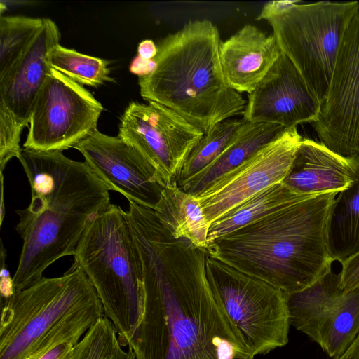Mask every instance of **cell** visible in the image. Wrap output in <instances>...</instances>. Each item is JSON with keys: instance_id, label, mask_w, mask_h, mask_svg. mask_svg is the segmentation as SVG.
<instances>
[{"instance_id": "obj_1", "label": "cell", "mask_w": 359, "mask_h": 359, "mask_svg": "<svg viewBox=\"0 0 359 359\" xmlns=\"http://www.w3.org/2000/svg\"><path fill=\"white\" fill-rule=\"evenodd\" d=\"M126 215L142 265V312L128 344L135 359L252 355L215 301L206 248L174 238L152 209L130 203Z\"/></svg>"}, {"instance_id": "obj_2", "label": "cell", "mask_w": 359, "mask_h": 359, "mask_svg": "<svg viewBox=\"0 0 359 359\" xmlns=\"http://www.w3.org/2000/svg\"><path fill=\"white\" fill-rule=\"evenodd\" d=\"M18 158L32 197L28 207L16 211L22 247L13 276L15 292L43 278L59 259L74 256L88 220L111 204L107 186L85 161L24 147Z\"/></svg>"}, {"instance_id": "obj_3", "label": "cell", "mask_w": 359, "mask_h": 359, "mask_svg": "<svg viewBox=\"0 0 359 359\" xmlns=\"http://www.w3.org/2000/svg\"><path fill=\"white\" fill-rule=\"evenodd\" d=\"M337 194H299L292 201L215 240L209 256L290 294L330 272L327 227Z\"/></svg>"}, {"instance_id": "obj_4", "label": "cell", "mask_w": 359, "mask_h": 359, "mask_svg": "<svg viewBox=\"0 0 359 359\" xmlns=\"http://www.w3.org/2000/svg\"><path fill=\"white\" fill-rule=\"evenodd\" d=\"M220 41L217 27L206 19L168 34L157 46L154 69L139 77L142 98L172 109L204 134L243 114L247 101L224 79Z\"/></svg>"}, {"instance_id": "obj_5", "label": "cell", "mask_w": 359, "mask_h": 359, "mask_svg": "<svg viewBox=\"0 0 359 359\" xmlns=\"http://www.w3.org/2000/svg\"><path fill=\"white\" fill-rule=\"evenodd\" d=\"M95 289L74 263L2 301L0 359H34L62 339H81L103 317Z\"/></svg>"}, {"instance_id": "obj_6", "label": "cell", "mask_w": 359, "mask_h": 359, "mask_svg": "<svg viewBox=\"0 0 359 359\" xmlns=\"http://www.w3.org/2000/svg\"><path fill=\"white\" fill-rule=\"evenodd\" d=\"M74 257L95 289L121 345L128 346L140 319L143 289L141 260L126 212L111 203L93 215Z\"/></svg>"}, {"instance_id": "obj_7", "label": "cell", "mask_w": 359, "mask_h": 359, "mask_svg": "<svg viewBox=\"0 0 359 359\" xmlns=\"http://www.w3.org/2000/svg\"><path fill=\"white\" fill-rule=\"evenodd\" d=\"M358 10L357 1L302 4L273 1L267 2L257 18L271 25L281 52L298 70L320 107L346 30Z\"/></svg>"}, {"instance_id": "obj_8", "label": "cell", "mask_w": 359, "mask_h": 359, "mask_svg": "<svg viewBox=\"0 0 359 359\" xmlns=\"http://www.w3.org/2000/svg\"><path fill=\"white\" fill-rule=\"evenodd\" d=\"M207 278L215 301L255 356L288 342L285 294L208 255Z\"/></svg>"}, {"instance_id": "obj_9", "label": "cell", "mask_w": 359, "mask_h": 359, "mask_svg": "<svg viewBox=\"0 0 359 359\" xmlns=\"http://www.w3.org/2000/svg\"><path fill=\"white\" fill-rule=\"evenodd\" d=\"M104 108L83 86L52 69L36 99L24 148L60 151L95 130Z\"/></svg>"}, {"instance_id": "obj_10", "label": "cell", "mask_w": 359, "mask_h": 359, "mask_svg": "<svg viewBox=\"0 0 359 359\" xmlns=\"http://www.w3.org/2000/svg\"><path fill=\"white\" fill-rule=\"evenodd\" d=\"M118 136L153 167L159 184L177 183L192 149L204 135L172 109L155 102H132L126 109Z\"/></svg>"}, {"instance_id": "obj_11", "label": "cell", "mask_w": 359, "mask_h": 359, "mask_svg": "<svg viewBox=\"0 0 359 359\" xmlns=\"http://www.w3.org/2000/svg\"><path fill=\"white\" fill-rule=\"evenodd\" d=\"M290 325L332 358L341 355L359 332V287L345 292L331 270L308 287L285 294Z\"/></svg>"}, {"instance_id": "obj_12", "label": "cell", "mask_w": 359, "mask_h": 359, "mask_svg": "<svg viewBox=\"0 0 359 359\" xmlns=\"http://www.w3.org/2000/svg\"><path fill=\"white\" fill-rule=\"evenodd\" d=\"M302 138L297 127L283 130L198 195L209 224L257 194L282 182L291 168Z\"/></svg>"}, {"instance_id": "obj_13", "label": "cell", "mask_w": 359, "mask_h": 359, "mask_svg": "<svg viewBox=\"0 0 359 359\" xmlns=\"http://www.w3.org/2000/svg\"><path fill=\"white\" fill-rule=\"evenodd\" d=\"M311 124L332 151L359 155V10L346 30L327 95Z\"/></svg>"}, {"instance_id": "obj_14", "label": "cell", "mask_w": 359, "mask_h": 359, "mask_svg": "<svg viewBox=\"0 0 359 359\" xmlns=\"http://www.w3.org/2000/svg\"><path fill=\"white\" fill-rule=\"evenodd\" d=\"M73 148L109 191L120 193L129 203L155 209L164 187L151 164L134 147L118 136L97 130Z\"/></svg>"}, {"instance_id": "obj_15", "label": "cell", "mask_w": 359, "mask_h": 359, "mask_svg": "<svg viewBox=\"0 0 359 359\" xmlns=\"http://www.w3.org/2000/svg\"><path fill=\"white\" fill-rule=\"evenodd\" d=\"M319 110L320 104L301 74L281 52L267 74L248 94L243 119L289 129L303 123H313Z\"/></svg>"}, {"instance_id": "obj_16", "label": "cell", "mask_w": 359, "mask_h": 359, "mask_svg": "<svg viewBox=\"0 0 359 359\" xmlns=\"http://www.w3.org/2000/svg\"><path fill=\"white\" fill-rule=\"evenodd\" d=\"M60 32L49 18L14 68L0 80V105L23 126L29 123L36 99L51 69L50 53Z\"/></svg>"}, {"instance_id": "obj_17", "label": "cell", "mask_w": 359, "mask_h": 359, "mask_svg": "<svg viewBox=\"0 0 359 359\" xmlns=\"http://www.w3.org/2000/svg\"><path fill=\"white\" fill-rule=\"evenodd\" d=\"M280 53L273 34L267 35L255 25H245L219 43L220 67L226 85L239 93H250Z\"/></svg>"}, {"instance_id": "obj_18", "label": "cell", "mask_w": 359, "mask_h": 359, "mask_svg": "<svg viewBox=\"0 0 359 359\" xmlns=\"http://www.w3.org/2000/svg\"><path fill=\"white\" fill-rule=\"evenodd\" d=\"M354 172V156H341L322 142L302 138L282 183L303 195L338 194L351 184Z\"/></svg>"}, {"instance_id": "obj_19", "label": "cell", "mask_w": 359, "mask_h": 359, "mask_svg": "<svg viewBox=\"0 0 359 359\" xmlns=\"http://www.w3.org/2000/svg\"><path fill=\"white\" fill-rule=\"evenodd\" d=\"M283 130L276 124L243 120L224 151L183 191L197 196L213 182L238 166Z\"/></svg>"}, {"instance_id": "obj_20", "label": "cell", "mask_w": 359, "mask_h": 359, "mask_svg": "<svg viewBox=\"0 0 359 359\" xmlns=\"http://www.w3.org/2000/svg\"><path fill=\"white\" fill-rule=\"evenodd\" d=\"M154 210L174 238L188 239L196 246L206 248L210 224L196 196L174 182L163 189Z\"/></svg>"}, {"instance_id": "obj_21", "label": "cell", "mask_w": 359, "mask_h": 359, "mask_svg": "<svg viewBox=\"0 0 359 359\" xmlns=\"http://www.w3.org/2000/svg\"><path fill=\"white\" fill-rule=\"evenodd\" d=\"M354 161L353 182L337 194L327 222L328 251L341 264L359 252V155Z\"/></svg>"}, {"instance_id": "obj_22", "label": "cell", "mask_w": 359, "mask_h": 359, "mask_svg": "<svg viewBox=\"0 0 359 359\" xmlns=\"http://www.w3.org/2000/svg\"><path fill=\"white\" fill-rule=\"evenodd\" d=\"M299 194L291 191L282 182L257 194L210 224L207 245L283 208Z\"/></svg>"}, {"instance_id": "obj_23", "label": "cell", "mask_w": 359, "mask_h": 359, "mask_svg": "<svg viewBox=\"0 0 359 359\" xmlns=\"http://www.w3.org/2000/svg\"><path fill=\"white\" fill-rule=\"evenodd\" d=\"M243 119L229 118L216 124L204 134L189 155L177 180L184 190L187 186L224 151L229 144Z\"/></svg>"}, {"instance_id": "obj_24", "label": "cell", "mask_w": 359, "mask_h": 359, "mask_svg": "<svg viewBox=\"0 0 359 359\" xmlns=\"http://www.w3.org/2000/svg\"><path fill=\"white\" fill-rule=\"evenodd\" d=\"M43 18L25 16H1L0 80L16 65L34 40Z\"/></svg>"}, {"instance_id": "obj_25", "label": "cell", "mask_w": 359, "mask_h": 359, "mask_svg": "<svg viewBox=\"0 0 359 359\" xmlns=\"http://www.w3.org/2000/svg\"><path fill=\"white\" fill-rule=\"evenodd\" d=\"M109 64L107 60L82 54L60 44L50 53L52 68L81 86L98 87L114 81Z\"/></svg>"}, {"instance_id": "obj_26", "label": "cell", "mask_w": 359, "mask_h": 359, "mask_svg": "<svg viewBox=\"0 0 359 359\" xmlns=\"http://www.w3.org/2000/svg\"><path fill=\"white\" fill-rule=\"evenodd\" d=\"M70 359H135L125 351L111 322L104 316L95 322L75 346Z\"/></svg>"}, {"instance_id": "obj_27", "label": "cell", "mask_w": 359, "mask_h": 359, "mask_svg": "<svg viewBox=\"0 0 359 359\" xmlns=\"http://www.w3.org/2000/svg\"><path fill=\"white\" fill-rule=\"evenodd\" d=\"M25 126L0 105V170L2 173L8 162L18 158L22 148L20 146V135Z\"/></svg>"}, {"instance_id": "obj_28", "label": "cell", "mask_w": 359, "mask_h": 359, "mask_svg": "<svg viewBox=\"0 0 359 359\" xmlns=\"http://www.w3.org/2000/svg\"><path fill=\"white\" fill-rule=\"evenodd\" d=\"M340 283L344 291L359 287V252L341 263Z\"/></svg>"}, {"instance_id": "obj_29", "label": "cell", "mask_w": 359, "mask_h": 359, "mask_svg": "<svg viewBox=\"0 0 359 359\" xmlns=\"http://www.w3.org/2000/svg\"><path fill=\"white\" fill-rule=\"evenodd\" d=\"M81 339L72 337L52 344L37 355L34 359H70L75 346Z\"/></svg>"}, {"instance_id": "obj_30", "label": "cell", "mask_w": 359, "mask_h": 359, "mask_svg": "<svg viewBox=\"0 0 359 359\" xmlns=\"http://www.w3.org/2000/svg\"><path fill=\"white\" fill-rule=\"evenodd\" d=\"M6 251L4 248L3 243L1 245V280L0 290L1 300L8 299L15 292L13 278L11 277L8 270L6 265Z\"/></svg>"}, {"instance_id": "obj_31", "label": "cell", "mask_w": 359, "mask_h": 359, "mask_svg": "<svg viewBox=\"0 0 359 359\" xmlns=\"http://www.w3.org/2000/svg\"><path fill=\"white\" fill-rule=\"evenodd\" d=\"M155 67L154 59L151 60H143L137 56L131 62L129 70L131 73L140 76H143L149 74Z\"/></svg>"}, {"instance_id": "obj_32", "label": "cell", "mask_w": 359, "mask_h": 359, "mask_svg": "<svg viewBox=\"0 0 359 359\" xmlns=\"http://www.w3.org/2000/svg\"><path fill=\"white\" fill-rule=\"evenodd\" d=\"M158 48L152 40L145 39L137 47V56L143 60H153L157 54Z\"/></svg>"}, {"instance_id": "obj_33", "label": "cell", "mask_w": 359, "mask_h": 359, "mask_svg": "<svg viewBox=\"0 0 359 359\" xmlns=\"http://www.w3.org/2000/svg\"><path fill=\"white\" fill-rule=\"evenodd\" d=\"M335 359H359V332L346 350Z\"/></svg>"}, {"instance_id": "obj_34", "label": "cell", "mask_w": 359, "mask_h": 359, "mask_svg": "<svg viewBox=\"0 0 359 359\" xmlns=\"http://www.w3.org/2000/svg\"><path fill=\"white\" fill-rule=\"evenodd\" d=\"M254 356L249 354H241L236 356L234 359H253Z\"/></svg>"}]
</instances>
